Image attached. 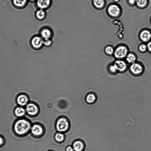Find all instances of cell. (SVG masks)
I'll return each instance as SVG.
<instances>
[{
  "instance_id": "25",
  "label": "cell",
  "mask_w": 151,
  "mask_h": 151,
  "mask_svg": "<svg viewBox=\"0 0 151 151\" xmlns=\"http://www.w3.org/2000/svg\"><path fill=\"white\" fill-rule=\"evenodd\" d=\"M139 49L141 52H145L147 49V46L144 44H142L139 46Z\"/></svg>"
},
{
  "instance_id": "11",
  "label": "cell",
  "mask_w": 151,
  "mask_h": 151,
  "mask_svg": "<svg viewBox=\"0 0 151 151\" xmlns=\"http://www.w3.org/2000/svg\"><path fill=\"white\" fill-rule=\"evenodd\" d=\"M140 37L141 39L143 42H148L151 39V33L148 30H144L141 32Z\"/></svg>"
},
{
  "instance_id": "6",
  "label": "cell",
  "mask_w": 151,
  "mask_h": 151,
  "mask_svg": "<svg viewBox=\"0 0 151 151\" xmlns=\"http://www.w3.org/2000/svg\"><path fill=\"white\" fill-rule=\"evenodd\" d=\"M26 111L29 115L33 116L38 112L39 109L35 105L30 103L27 105Z\"/></svg>"
},
{
  "instance_id": "29",
  "label": "cell",
  "mask_w": 151,
  "mask_h": 151,
  "mask_svg": "<svg viewBox=\"0 0 151 151\" xmlns=\"http://www.w3.org/2000/svg\"><path fill=\"white\" fill-rule=\"evenodd\" d=\"M74 150L73 148L71 146L68 147L66 148V151H74Z\"/></svg>"
},
{
  "instance_id": "13",
  "label": "cell",
  "mask_w": 151,
  "mask_h": 151,
  "mask_svg": "<svg viewBox=\"0 0 151 151\" xmlns=\"http://www.w3.org/2000/svg\"><path fill=\"white\" fill-rule=\"evenodd\" d=\"M41 35L45 40L50 39L52 36V33L50 30L48 28H44L41 31Z\"/></svg>"
},
{
  "instance_id": "16",
  "label": "cell",
  "mask_w": 151,
  "mask_h": 151,
  "mask_svg": "<svg viewBox=\"0 0 151 151\" xmlns=\"http://www.w3.org/2000/svg\"><path fill=\"white\" fill-rule=\"evenodd\" d=\"M73 147L75 151H82L84 148V145L81 142L77 141L74 143Z\"/></svg>"
},
{
  "instance_id": "22",
  "label": "cell",
  "mask_w": 151,
  "mask_h": 151,
  "mask_svg": "<svg viewBox=\"0 0 151 151\" xmlns=\"http://www.w3.org/2000/svg\"><path fill=\"white\" fill-rule=\"evenodd\" d=\"M55 140L59 142H62L64 139V136L63 134H57L55 136Z\"/></svg>"
},
{
  "instance_id": "12",
  "label": "cell",
  "mask_w": 151,
  "mask_h": 151,
  "mask_svg": "<svg viewBox=\"0 0 151 151\" xmlns=\"http://www.w3.org/2000/svg\"><path fill=\"white\" fill-rule=\"evenodd\" d=\"M115 64L117 66L118 71L120 72L125 71L127 68L126 64L123 61L117 60Z\"/></svg>"
},
{
  "instance_id": "8",
  "label": "cell",
  "mask_w": 151,
  "mask_h": 151,
  "mask_svg": "<svg viewBox=\"0 0 151 151\" xmlns=\"http://www.w3.org/2000/svg\"><path fill=\"white\" fill-rule=\"evenodd\" d=\"M143 69L140 64L137 63H134L132 64L130 67L131 72L135 74L141 73L143 71Z\"/></svg>"
},
{
  "instance_id": "23",
  "label": "cell",
  "mask_w": 151,
  "mask_h": 151,
  "mask_svg": "<svg viewBox=\"0 0 151 151\" xmlns=\"http://www.w3.org/2000/svg\"><path fill=\"white\" fill-rule=\"evenodd\" d=\"M113 48L111 46H107L105 49V51L108 55H111L114 53Z\"/></svg>"
},
{
  "instance_id": "17",
  "label": "cell",
  "mask_w": 151,
  "mask_h": 151,
  "mask_svg": "<svg viewBox=\"0 0 151 151\" xmlns=\"http://www.w3.org/2000/svg\"><path fill=\"white\" fill-rule=\"evenodd\" d=\"M26 112L25 109L21 107H17L15 110V114L18 117H21L24 116Z\"/></svg>"
},
{
  "instance_id": "2",
  "label": "cell",
  "mask_w": 151,
  "mask_h": 151,
  "mask_svg": "<svg viewBox=\"0 0 151 151\" xmlns=\"http://www.w3.org/2000/svg\"><path fill=\"white\" fill-rule=\"evenodd\" d=\"M128 51L127 48L125 46H119L114 51L115 56L118 59L123 58L127 56Z\"/></svg>"
},
{
  "instance_id": "32",
  "label": "cell",
  "mask_w": 151,
  "mask_h": 151,
  "mask_svg": "<svg viewBox=\"0 0 151 151\" xmlns=\"http://www.w3.org/2000/svg\"><path fill=\"white\" fill-rule=\"evenodd\" d=\"M114 1L116 2H117L118 1H119V0H114Z\"/></svg>"
},
{
  "instance_id": "27",
  "label": "cell",
  "mask_w": 151,
  "mask_h": 151,
  "mask_svg": "<svg viewBox=\"0 0 151 151\" xmlns=\"http://www.w3.org/2000/svg\"><path fill=\"white\" fill-rule=\"evenodd\" d=\"M147 49L151 53V41L149 42L147 45Z\"/></svg>"
},
{
  "instance_id": "30",
  "label": "cell",
  "mask_w": 151,
  "mask_h": 151,
  "mask_svg": "<svg viewBox=\"0 0 151 151\" xmlns=\"http://www.w3.org/2000/svg\"><path fill=\"white\" fill-rule=\"evenodd\" d=\"M3 142L4 141L3 139L0 137V145H2L3 144Z\"/></svg>"
},
{
  "instance_id": "20",
  "label": "cell",
  "mask_w": 151,
  "mask_h": 151,
  "mask_svg": "<svg viewBox=\"0 0 151 151\" xmlns=\"http://www.w3.org/2000/svg\"><path fill=\"white\" fill-rule=\"evenodd\" d=\"M94 6L97 8H102L105 4L104 0H93Z\"/></svg>"
},
{
  "instance_id": "24",
  "label": "cell",
  "mask_w": 151,
  "mask_h": 151,
  "mask_svg": "<svg viewBox=\"0 0 151 151\" xmlns=\"http://www.w3.org/2000/svg\"><path fill=\"white\" fill-rule=\"evenodd\" d=\"M109 69L113 73H116L118 71L117 66L115 64L110 66Z\"/></svg>"
},
{
  "instance_id": "5",
  "label": "cell",
  "mask_w": 151,
  "mask_h": 151,
  "mask_svg": "<svg viewBox=\"0 0 151 151\" xmlns=\"http://www.w3.org/2000/svg\"><path fill=\"white\" fill-rule=\"evenodd\" d=\"M51 0H37L36 5L39 9L45 10L50 7Z\"/></svg>"
},
{
  "instance_id": "14",
  "label": "cell",
  "mask_w": 151,
  "mask_h": 151,
  "mask_svg": "<svg viewBox=\"0 0 151 151\" xmlns=\"http://www.w3.org/2000/svg\"><path fill=\"white\" fill-rule=\"evenodd\" d=\"M46 15V12L44 10L40 9L36 12L35 16L38 20L42 21L44 19Z\"/></svg>"
},
{
  "instance_id": "1",
  "label": "cell",
  "mask_w": 151,
  "mask_h": 151,
  "mask_svg": "<svg viewBox=\"0 0 151 151\" xmlns=\"http://www.w3.org/2000/svg\"><path fill=\"white\" fill-rule=\"evenodd\" d=\"M31 128L30 122L25 119H21L15 123L14 130L15 133L19 135H23L27 134Z\"/></svg>"
},
{
  "instance_id": "7",
  "label": "cell",
  "mask_w": 151,
  "mask_h": 151,
  "mask_svg": "<svg viewBox=\"0 0 151 151\" xmlns=\"http://www.w3.org/2000/svg\"><path fill=\"white\" fill-rule=\"evenodd\" d=\"M108 12L109 15L113 17H116L119 15L120 9L119 7L115 5H110L108 8Z\"/></svg>"
},
{
  "instance_id": "21",
  "label": "cell",
  "mask_w": 151,
  "mask_h": 151,
  "mask_svg": "<svg viewBox=\"0 0 151 151\" xmlns=\"http://www.w3.org/2000/svg\"><path fill=\"white\" fill-rule=\"evenodd\" d=\"M147 0H136V3L139 7L144 8L147 4Z\"/></svg>"
},
{
  "instance_id": "3",
  "label": "cell",
  "mask_w": 151,
  "mask_h": 151,
  "mask_svg": "<svg viewBox=\"0 0 151 151\" xmlns=\"http://www.w3.org/2000/svg\"><path fill=\"white\" fill-rule=\"evenodd\" d=\"M69 124L68 121L64 118L59 119L57 122L56 127L57 130L60 132H64L68 128Z\"/></svg>"
},
{
  "instance_id": "26",
  "label": "cell",
  "mask_w": 151,
  "mask_h": 151,
  "mask_svg": "<svg viewBox=\"0 0 151 151\" xmlns=\"http://www.w3.org/2000/svg\"><path fill=\"white\" fill-rule=\"evenodd\" d=\"M52 42L50 39H45L44 41V44L46 46H49L51 45Z\"/></svg>"
},
{
  "instance_id": "19",
  "label": "cell",
  "mask_w": 151,
  "mask_h": 151,
  "mask_svg": "<svg viewBox=\"0 0 151 151\" xmlns=\"http://www.w3.org/2000/svg\"><path fill=\"white\" fill-rule=\"evenodd\" d=\"M136 60V56L133 53H129L126 56V60L129 63H134Z\"/></svg>"
},
{
  "instance_id": "28",
  "label": "cell",
  "mask_w": 151,
  "mask_h": 151,
  "mask_svg": "<svg viewBox=\"0 0 151 151\" xmlns=\"http://www.w3.org/2000/svg\"><path fill=\"white\" fill-rule=\"evenodd\" d=\"M129 3L131 5H134L136 3V0H129Z\"/></svg>"
},
{
  "instance_id": "4",
  "label": "cell",
  "mask_w": 151,
  "mask_h": 151,
  "mask_svg": "<svg viewBox=\"0 0 151 151\" xmlns=\"http://www.w3.org/2000/svg\"><path fill=\"white\" fill-rule=\"evenodd\" d=\"M30 43L31 46L34 48L39 49L44 44V41L41 37L36 36L32 38Z\"/></svg>"
},
{
  "instance_id": "18",
  "label": "cell",
  "mask_w": 151,
  "mask_h": 151,
  "mask_svg": "<svg viewBox=\"0 0 151 151\" xmlns=\"http://www.w3.org/2000/svg\"><path fill=\"white\" fill-rule=\"evenodd\" d=\"M27 0H13L14 5L18 7H22L26 3Z\"/></svg>"
},
{
  "instance_id": "31",
  "label": "cell",
  "mask_w": 151,
  "mask_h": 151,
  "mask_svg": "<svg viewBox=\"0 0 151 151\" xmlns=\"http://www.w3.org/2000/svg\"><path fill=\"white\" fill-rule=\"evenodd\" d=\"M30 1L32 2H34L35 1H37V0H30Z\"/></svg>"
},
{
  "instance_id": "9",
  "label": "cell",
  "mask_w": 151,
  "mask_h": 151,
  "mask_svg": "<svg viewBox=\"0 0 151 151\" xmlns=\"http://www.w3.org/2000/svg\"><path fill=\"white\" fill-rule=\"evenodd\" d=\"M17 103L20 105L24 106L27 104L28 98L26 94H21L17 96Z\"/></svg>"
},
{
  "instance_id": "15",
  "label": "cell",
  "mask_w": 151,
  "mask_h": 151,
  "mask_svg": "<svg viewBox=\"0 0 151 151\" xmlns=\"http://www.w3.org/2000/svg\"><path fill=\"white\" fill-rule=\"evenodd\" d=\"M97 97L96 94L93 93H90L88 94L86 97L87 102L89 104L95 103L97 100Z\"/></svg>"
},
{
  "instance_id": "10",
  "label": "cell",
  "mask_w": 151,
  "mask_h": 151,
  "mask_svg": "<svg viewBox=\"0 0 151 151\" xmlns=\"http://www.w3.org/2000/svg\"><path fill=\"white\" fill-rule=\"evenodd\" d=\"M31 131L32 134L35 136L42 135L43 132L42 127L40 125H34L31 128Z\"/></svg>"
}]
</instances>
